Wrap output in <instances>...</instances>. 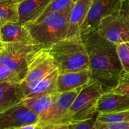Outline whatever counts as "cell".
<instances>
[{
  "label": "cell",
  "mask_w": 129,
  "mask_h": 129,
  "mask_svg": "<svg viewBox=\"0 0 129 129\" xmlns=\"http://www.w3.org/2000/svg\"><path fill=\"white\" fill-rule=\"evenodd\" d=\"M86 49L92 79L98 81L105 92L118 84L123 68L117 53V45L103 38L96 30L81 35Z\"/></svg>",
  "instance_id": "1"
},
{
  "label": "cell",
  "mask_w": 129,
  "mask_h": 129,
  "mask_svg": "<svg viewBox=\"0 0 129 129\" xmlns=\"http://www.w3.org/2000/svg\"><path fill=\"white\" fill-rule=\"evenodd\" d=\"M71 8L49 13L35 21L25 25L35 43L42 47L49 49L54 44L66 38Z\"/></svg>",
  "instance_id": "2"
},
{
  "label": "cell",
  "mask_w": 129,
  "mask_h": 129,
  "mask_svg": "<svg viewBox=\"0 0 129 129\" xmlns=\"http://www.w3.org/2000/svg\"><path fill=\"white\" fill-rule=\"evenodd\" d=\"M49 49L59 73L89 68L88 52L81 36L66 37L54 44Z\"/></svg>",
  "instance_id": "3"
},
{
  "label": "cell",
  "mask_w": 129,
  "mask_h": 129,
  "mask_svg": "<svg viewBox=\"0 0 129 129\" xmlns=\"http://www.w3.org/2000/svg\"><path fill=\"white\" fill-rule=\"evenodd\" d=\"M104 93L102 84L91 79L78 93L66 115L64 124L69 125L97 116L98 100Z\"/></svg>",
  "instance_id": "4"
},
{
  "label": "cell",
  "mask_w": 129,
  "mask_h": 129,
  "mask_svg": "<svg viewBox=\"0 0 129 129\" xmlns=\"http://www.w3.org/2000/svg\"><path fill=\"white\" fill-rule=\"evenodd\" d=\"M39 47H42L36 44L3 43L0 50V64L23 81L27 73L29 55Z\"/></svg>",
  "instance_id": "5"
},
{
  "label": "cell",
  "mask_w": 129,
  "mask_h": 129,
  "mask_svg": "<svg viewBox=\"0 0 129 129\" xmlns=\"http://www.w3.org/2000/svg\"><path fill=\"white\" fill-rule=\"evenodd\" d=\"M83 86L59 93L50 109L39 120V128L69 129V125L64 124V118Z\"/></svg>",
  "instance_id": "6"
},
{
  "label": "cell",
  "mask_w": 129,
  "mask_h": 129,
  "mask_svg": "<svg viewBox=\"0 0 129 129\" xmlns=\"http://www.w3.org/2000/svg\"><path fill=\"white\" fill-rule=\"evenodd\" d=\"M96 30L116 45L129 41V15L121 8L103 18Z\"/></svg>",
  "instance_id": "7"
},
{
  "label": "cell",
  "mask_w": 129,
  "mask_h": 129,
  "mask_svg": "<svg viewBox=\"0 0 129 129\" xmlns=\"http://www.w3.org/2000/svg\"><path fill=\"white\" fill-rule=\"evenodd\" d=\"M39 122V117L22 101L0 112V129H21Z\"/></svg>",
  "instance_id": "8"
},
{
  "label": "cell",
  "mask_w": 129,
  "mask_h": 129,
  "mask_svg": "<svg viewBox=\"0 0 129 129\" xmlns=\"http://www.w3.org/2000/svg\"><path fill=\"white\" fill-rule=\"evenodd\" d=\"M56 69H58V66L49 49L39 47L29 55L27 73L23 81L31 82L37 80Z\"/></svg>",
  "instance_id": "9"
},
{
  "label": "cell",
  "mask_w": 129,
  "mask_h": 129,
  "mask_svg": "<svg viewBox=\"0 0 129 129\" xmlns=\"http://www.w3.org/2000/svg\"><path fill=\"white\" fill-rule=\"evenodd\" d=\"M122 0H92L88 15L81 28V35L96 30L100 21L122 8Z\"/></svg>",
  "instance_id": "10"
},
{
  "label": "cell",
  "mask_w": 129,
  "mask_h": 129,
  "mask_svg": "<svg viewBox=\"0 0 129 129\" xmlns=\"http://www.w3.org/2000/svg\"><path fill=\"white\" fill-rule=\"evenodd\" d=\"M59 73V69H56L37 80L31 82L21 81L20 83L24 98L51 92H57V79Z\"/></svg>",
  "instance_id": "11"
},
{
  "label": "cell",
  "mask_w": 129,
  "mask_h": 129,
  "mask_svg": "<svg viewBox=\"0 0 129 129\" xmlns=\"http://www.w3.org/2000/svg\"><path fill=\"white\" fill-rule=\"evenodd\" d=\"M91 79L92 73L89 68L59 73L57 79V91L62 93L80 88L88 84Z\"/></svg>",
  "instance_id": "12"
},
{
  "label": "cell",
  "mask_w": 129,
  "mask_h": 129,
  "mask_svg": "<svg viewBox=\"0 0 129 129\" xmlns=\"http://www.w3.org/2000/svg\"><path fill=\"white\" fill-rule=\"evenodd\" d=\"M92 0H77L71 8L68 16L69 26L66 37H79L81 28L88 15Z\"/></svg>",
  "instance_id": "13"
},
{
  "label": "cell",
  "mask_w": 129,
  "mask_h": 129,
  "mask_svg": "<svg viewBox=\"0 0 129 129\" xmlns=\"http://www.w3.org/2000/svg\"><path fill=\"white\" fill-rule=\"evenodd\" d=\"M0 40L3 43L36 44L26 26L15 22L6 23L0 26Z\"/></svg>",
  "instance_id": "14"
},
{
  "label": "cell",
  "mask_w": 129,
  "mask_h": 129,
  "mask_svg": "<svg viewBox=\"0 0 129 129\" xmlns=\"http://www.w3.org/2000/svg\"><path fill=\"white\" fill-rule=\"evenodd\" d=\"M52 0H24L18 9V23L25 25L36 21Z\"/></svg>",
  "instance_id": "15"
},
{
  "label": "cell",
  "mask_w": 129,
  "mask_h": 129,
  "mask_svg": "<svg viewBox=\"0 0 129 129\" xmlns=\"http://www.w3.org/2000/svg\"><path fill=\"white\" fill-rule=\"evenodd\" d=\"M129 109V95L109 91L103 93L97 106L98 113H111Z\"/></svg>",
  "instance_id": "16"
},
{
  "label": "cell",
  "mask_w": 129,
  "mask_h": 129,
  "mask_svg": "<svg viewBox=\"0 0 129 129\" xmlns=\"http://www.w3.org/2000/svg\"><path fill=\"white\" fill-rule=\"evenodd\" d=\"M59 92H51L23 98L22 102L39 117V120L44 117L59 94Z\"/></svg>",
  "instance_id": "17"
},
{
  "label": "cell",
  "mask_w": 129,
  "mask_h": 129,
  "mask_svg": "<svg viewBox=\"0 0 129 129\" xmlns=\"http://www.w3.org/2000/svg\"><path fill=\"white\" fill-rule=\"evenodd\" d=\"M23 98L20 83L8 81L0 83V112L20 103Z\"/></svg>",
  "instance_id": "18"
},
{
  "label": "cell",
  "mask_w": 129,
  "mask_h": 129,
  "mask_svg": "<svg viewBox=\"0 0 129 129\" xmlns=\"http://www.w3.org/2000/svg\"><path fill=\"white\" fill-rule=\"evenodd\" d=\"M24 0H0V26L6 23H18V9Z\"/></svg>",
  "instance_id": "19"
},
{
  "label": "cell",
  "mask_w": 129,
  "mask_h": 129,
  "mask_svg": "<svg viewBox=\"0 0 129 129\" xmlns=\"http://www.w3.org/2000/svg\"><path fill=\"white\" fill-rule=\"evenodd\" d=\"M96 120L106 123L127 122L129 121V109L111 113H98Z\"/></svg>",
  "instance_id": "20"
},
{
  "label": "cell",
  "mask_w": 129,
  "mask_h": 129,
  "mask_svg": "<svg viewBox=\"0 0 129 129\" xmlns=\"http://www.w3.org/2000/svg\"><path fill=\"white\" fill-rule=\"evenodd\" d=\"M76 1L77 0H52L47 7L45 8L44 13L37 20L41 18L44 15L49 13L58 12V11H62L68 10L73 6Z\"/></svg>",
  "instance_id": "21"
},
{
  "label": "cell",
  "mask_w": 129,
  "mask_h": 129,
  "mask_svg": "<svg viewBox=\"0 0 129 129\" xmlns=\"http://www.w3.org/2000/svg\"><path fill=\"white\" fill-rule=\"evenodd\" d=\"M118 57L123 70L129 71V41L120 43L117 47Z\"/></svg>",
  "instance_id": "22"
},
{
  "label": "cell",
  "mask_w": 129,
  "mask_h": 129,
  "mask_svg": "<svg viewBox=\"0 0 129 129\" xmlns=\"http://www.w3.org/2000/svg\"><path fill=\"white\" fill-rule=\"evenodd\" d=\"M112 92L129 95V71L127 72L123 70L118 79V84Z\"/></svg>",
  "instance_id": "23"
},
{
  "label": "cell",
  "mask_w": 129,
  "mask_h": 129,
  "mask_svg": "<svg viewBox=\"0 0 129 129\" xmlns=\"http://www.w3.org/2000/svg\"><path fill=\"white\" fill-rule=\"evenodd\" d=\"M94 129H129V121L118 123H106L96 120Z\"/></svg>",
  "instance_id": "24"
},
{
  "label": "cell",
  "mask_w": 129,
  "mask_h": 129,
  "mask_svg": "<svg viewBox=\"0 0 129 129\" xmlns=\"http://www.w3.org/2000/svg\"><path fill=\"white\" fill-rule=\"evenodd\" d=\"M96 117L97 116H96L93 118L71 123L69 125V129H94V123L96 120Z\"/></svg>",
  "instance_id": "25"
},
{
  "label": "cell",
  "mask_w": 129,
  "mask_h": 129,
  "mask_svg": "<svg viewBox=\"0 0 129 129\" xmlns=\"http://www.w3.org/2000/svg\"><path fill=\"white\" fill-rule=\"evenodd\" d=\"M6 81L21 83L20 80L16 75L3 66L2 64H0V83Z\"/></svg>",
  "instance_id": "26"
},
{
  "label": "cell",
  "mask_w": 129,
  "mask_h": 129,
  "mask_svg": "<svg viewBox=\"0 0 129 129\" xmlns=\"http://www.w3.org/2000/svg\"><path fill=\"white\" fill-rule=\"evenodd\" d=\"M122 9L129 15V0H126L122 2Z\"/></svg>",
  "instance_id": "27"
},
{
  "label": "cell",
  "mask_w": 129,
  "mask_h": 129,
  "mask_svg": "<svg viewBox=\"0 0 129 129\" xmlns=\"http://www.w3.org/2000/svg\"><path fill=\"white\" fill-rule=\"evenodd\" d=\"M3 45V43L2 42H1V40H0V50H1V49H2Z\"/></svg>",
  "instance_id": "28"
},
{
  "label": "cell",
  "mask_w": 129,
  "mask_h": 129,
  "mask_svg": "<svg viewBox=\"0 0 129 129\" xmlns=\"http://www.w3.org/2000/svg\"><path fill=\"white\" fill-rule=\"evenodd\" d=\"M126 1V0H122V1Z\"/></svg>",
  "instance_id": "29"
}]
</instances>
